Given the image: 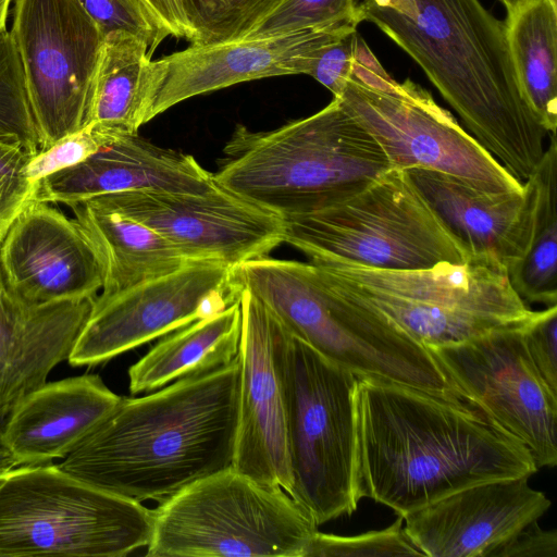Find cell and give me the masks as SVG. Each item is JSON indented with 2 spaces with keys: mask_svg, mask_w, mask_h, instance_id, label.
<instances>
[{
  "mask_svg": "<svg viewBox=\"0 0 557 557\" xmlns=\"http://www.w3.org/2000/svg\"><path fill=\"white\" fill-rule=\"evenodd\" d=\"M361 497L405 517L466 487L530 478V451L455 396L359 379Z\"/></svg>",
  "mask_w": 557,
  "mask_h": 557,
  "instance_id": "obj_1",
  "label": "cell"
},
{
  "mask_svg": "<svg viewBox=\"0 0 557 557\" xmlns=\"http://www.w3.org/2000/svg\"><path fill=\"white\" fill-rule=\"evenodd\" d=\"M239 361L122 397L59 467L119 496L158 500L233 465Z\"/></svg>",
  "mask_w": 557,
  "mask_h": 557,
  "instance_id": "obj_2",
  "label": "cell"
},
{
  "mask_svg": "<svg viewBox=\"0 0 557 557\" xmlns=\"http://www.w3.org/2000/svg\"><path fill=\"white\" fill-rule=\"evenodd\" d=\"M358 10L420 65L472 136L523 183L548 133L521 92L505 22L479 0H361Z\"/></svg>",
  "mask_w": 557,
  "mask_h": 557,
  "instance_id": "obj_3",
  "label": "cell"
},
{
  "mask_svg": "<svg viewBox=\"0 0 557 557\" xmlns=\"http://www.w3.org/2000/svg\"><path fill=\"white\" fill-rule=\"evenodd\" d=\"M224 153L216 184L282 218L341 205L391 170L376 140L335 97L270 132L238 126Z\"/></svg>",
  "mask_w": 557,
  "mask_h": 557,
  "instance_id": "obj_4",
  "label": "cell"
},
{
  "mask_svg": "<svg viewBox=\"0 0 557 557\" xmlns=\"http://www.w3.org/2000/svg\"><path fill=\"white\" fill-rule=\"evenodd\" d=\"M295 337L360 379L458 397L429 349L369 305L329 285L311 262L265 257L230 270ZM459 398V397H458Z\"/></svg>",
  "mask_w": 557,
  "mask_h": 557,
  "instance_id": "obj_5",
  "label": "cell"
},
{
  "mask_svg": "<svg viewBox=\"0 0 557 557\" xmlns=\"http://www.w3.org/2000/svg\"><path fill=\"white\" fill-rule=\"evenodd\" d=\"M313 264L333 288L385 314L425 347L521 326L534 313L507 269L488 258L401 271Z\"/></svg>",
  "mask_w": 557,
  "mask_h": 557,
  "instance_id": "obj_6",
  "label": "cell"
},
{
  "mask_svg": "<svg viewBox=\"0 0 557 557\" xmlns=\"http://www.w3.org/2000/svg\"><path fill=\"white\" fill-rule=\"evenodd\" d=\"M289 495L321 525L360 502L359 376L289 335L283 358Z\"/></svg>",
  "mask_w": 557,
  "mask_h": 557,
  "instance_id": "obj_7",
  "label": "cell"
},
{
  "mask_svg": "<svg viewBox=\"0 0 557 557\" xmlns=\"http://www.w3.org/2000/svg\"><path fill=\"white\" fill-rule=\"evenodd\" d=\"M153 511L51 462L0 475V557H120L146 547Z\"/></svg>",
  "mask_w": 557,
  "mask_h": 557,
  "instance_id": "obj_8",
  "label": "cell"
},
{
  "mask_svg": "<svg viewBox=\"0 0 557 557\" xmlns=\"http://www.w3.org/2000/svg\"><path fill=\"white\" fill-rule=\"evenodd\" d=\"M152 511L149 557H304L318 531L282 487L233 467L191 483Z\"/></svg>",
  "mask_w": 557,
  "mask_h": 557,
  "instance_id": "obj_9",
  "label": "cell"
},
{
  "mask_svg": "<svg viewBox=\"0 0 557 557\" xmlns=\"http://www.w3.org/2000/svg\"><path fill=\"white\" fill-rule=\"evenodd\" d=\"M283 222L284 242L313 263L401 271L470 260L406 171L391 169L341 205Z\"/></svg>",
  "mask_w": 557,
  "mask_h": 557,
  "instance_id": "obj_10",
  "label": "cell"
},
{
  "mask_svg": "<svg viewBox=\"0 0 557 557\" xmlns=\"http://www.w3.org/2000/svg\"><path fill=\"white\" fill-rule=\"evenodd\" d=\"M335 98L376 140L392 170L436 171L493 194L523 190L428 90L393 78L359 35L350 79Z\"/></svg>",
  "mask_w": 557,
  "mask_h": 557,
  "instance_id": "obj_11",
  "label": "cell"
},
{
  "mask_svg": "<svg viewBox=\"0 0 557 557\" xmlns=\"http://www.w3.org/2000/svg\"><path fill=\"white\" fill-rule=\"evenodd\" d=\"M10 33L44 150L86 125L104 36L77 0H16Z\"/></svg>",
  "mask_w": 557,
  "mask_h": 557,
  "instance_id": "obj_12",
  "label": "cell"
},
{
  "mask_svg": "<svg viewBox=\"0 0 557 557\" xmlns=\"http://www.w3.org/2000/svg\"><path fill=\"white\" fill-rule=\"evenodd\" d=\"M521 326L426 346L457 395L530 451L536 467L557 465V394L539 375Z\"/></svg>",
  "mask_w": 557,
  "mask_h": 557,
  "instance_id": "obj_13",
  "label": "cell"
},
{
  "mask_svg": "<svg viewBox=\"0 0 557 557\" xmlns=\"http://www.w3.org/2000/svg\"><path fill=\"white\" fill-rule=\"evenodd\" d=\"M231 267L189 261L181 269L111 296H96L67 361L94 366L110 360L238 301Z\"/></svg>",
  "mask_w": 557,
  "mask_h": 557,
  "instance_id": "obj_14",
  "label": "cell"
},
{
  "mask_svg": "<svg viewBox=\"0 0 557 557\" xmlns=\"http://www.w3.org/2000/svg\"><path fill=\"white\" fill-rule=\"evenodd\" d=\"M96 197L159 233L187 261L232 268L284 243L281 215L222 187L205 194L133 190Z\"/></svg>",
  "mask_w": 557,
  "mask_h": 557,
  "instance_id": "obj_15",
  "label": "cell"
},
{
  "mask_svg": "<svg viewBox=\"0 0 557 557\" xmlns=\"http://www.w3.org/2000/svg\"><path fill=\"white\" fill-rule=\"evenodd\" d=\"M238 421L232 467L289 494L283 358L290 333L251 293L238 295Z\"/></svg>",
  "mask_w": 557,
  "mask_h": 557,
  "instance_id": "obj_16",
  "label": "cell"
},
{
  "mask_svg": "<svg viewBox=\"0 0 557 557\" xmlns=\"http://www.w3.org/2000/svg\"><path fill=\"white\" fill-rule=\"evenodd\" d=\"M357 29H307L188 48L150 62L145 123L191 97L242 82L308 74L319 51Z\"/></svg>",
  "mask_w": 557,
  "mask_h": 557,
  "instance_id": "obj_17",
  "label": "cell"
},
{
  "mask_svg": "<svg viewBox=\"0 0 557 557\" xmlns=\"http://www.w3.org/2000/svg\"><path fill=\"white\" fill-rule=\"evenodd\" d=\"M0 269L8 287L33 305L95 298L104 281L102 261L78 222L37 200L2 240Z\"/></svg>",
  "mask_w": 557,
  "mask_h": 557,
  "instance_id": "obj_18",
  "label": "cell"
},
{
  "mask_svg": "<svg viewBox=\"0 0 557 557\" xmlns=\"http://www.w3.org/2000/svg\"><path fill=\"white\" fill-rule=\"evenodd\" d=\"M550 507L528 476L475 484L404 517V530L429 557H491Z\"/></svg>",
  "mask_w": 557,
  "mask_h": 557,
  "instance_id": "obj_19",
  "label": "cell"
},
{
  "mask_svg": "<svg viewBox=\"0 0 557 557\" xmlns=\"http://www.w3.org/2000/svg\"><path fill=\"white\" fill-rule=\"evenodd\" d=\"M220 186L190 156L136 134L120 136L83 162L36 183L33 200L67 203L122 191L205 194Z\"/></svg>",
  "mask_w": 557,
  "mask_h": 557,
  "instance_id": "obj_20",
  "label": "cell"
},
{
  "mask_svg": "<svg viewBox=\"0 0 557 557\" xmlns=\"http://www.w3.org/2000/svg\"><path fill=\"white\" fill-rule=\"evenodd\" d=\"M120 398L97 374L46 382L5 417L2 445L14 467L64 459Z\"/></svg>",
  "mask_w": 557,
  "mask_h": 557,
  "instance_id": "obj_21",
  "label": "cell"
},
{
  "mask_svg": "<svg viewBox=\"0 0 557 557\" xmlns=\"http://www.w3.org/2000/svg\"><path fill=\"white\" fill-rule=\"evenodd\" d=\"M95 298L33 305L7 285L0 269V417L47 382L67 360Z\"/></svg>",
  "mask_w": 557,
  "mask_h": 557,
  "instance_id": "obj_22",
  "label": "cell"
},
{
  "mask_svg": "<svg viewBox=\"0 0 557 557\" xmlns=\"http://www.w3.org/2000/svg\"><path fill=\"white\" fill-rule=\"evenodd\" d=\"M406 172L469 259H493L508 270L521 256L529 231L524 187L522 191L493 194L436 171Z\"/></svg>",
  "mask_w": 557,
  "mask_h": 557,
  "instance_id": "obj_23",
  "label": "cell"
},
{
  "mask_svg": "<svg viewBox=\"0 0 557 557\" xmlns=\"http://www.w3.org/2000/svg\"><path fill=\"white\" fill-rule=\"evenodd\" d=\"M66 206L102 261L104 281L99 296L170 274L189 262L159 233L99 197Z\"/></svg>",
  "mask_w": 557,
  "mask_h": 557,
  "instance_id": "obj_24",
  "label": "cell"
},
{
  "mask_svg": "<svg viewBox=\"0 0 557 557\" xmlns=\"http://www.w3.org/2000/svg\"><path fill=\"white\" fill-rule=\"evenodd\" d=\"M242 313L236 301L222 312L197 320L159 341L128 369L133 395L146 394L190 375L228 364L239 350Z\"/></svg>",
  "mask_w": 557,
  "mask_h": 557,
  "instance_id": "obj_25",
  "label": "cell"
},
{
  "mask_svg": "<svg viewBox=\"0 0 557 557\" xmlns=\"http://www.w3.org/2000/svg\"><path fill=\"white\" fill-rule=\"evenodd\" d=\"M523 182L529 231L521 256L508 268L510 284L524 302L557 305V144L556 135Z\"/></svg>",
  "mask_w": 557,
  "mask_h": 557,
  "instance_id": "obj_26",
  "label": "cell"
},
{
  "mask_svg": "<svg viewBox=\"0 0 557 557\" xmlns=\"http://www.w3.org/2000/svg\"><path fill=\"white\" fill-rule=\"evenodd\" d=\"M506 36L521 92L548 133L557 127V5L525 0L508 13Z\"/></svg>",
  "mask_w": 557,
  "mask_h": 557,
  "instance_id": "obj_27",
  "label": "cell"
},
{
  "mask_svg": "<svg viewBox=\"0 0 557 557\" xmlns=\"http://www.w3.org/2000/svg\"><path fill=\"white\" fill-rule=\"evenodd\" d=\"M151 54L147 44L117 30L104 37L86 117L126 134L145 124L147 82Z\"/></svg>",
  "mask_w": 557,
  "mask_h": 557,
  "instance_id": "obj_28",
  "label": "cell"
},
{
  "mask_svg": "<svg viewBox=\"0 0 557 557\" xmlns=\"http://www.w3.org/2000/svg\"><path fill=\"white\" fill-rule=\"evenodd\" d=\"M285 0H181L190 45L244 39Z\"/></svg>",
  "mask_w": 557,
  "mask_h": 557,
  "instance_id": "obj_29",
  "label": "cell"
},
{
  "mask_svg": "<svg viewBox=\"0 0 557 557\" xmlns=\"http://www.w3.org/2000/svg\"><path fill=\"white\" fill-rule=\"evenodd\" d=\"M361 22L356 0H285L242 40L307 29H357Z\"/></svg>",
  "mask_w": 557,
  "mask_h": 557,
  "instance_id": "obj_30",
  "label": "cell"
},
{
  "mask_svg": "<svg viewBox=\"0 0 557 557\" xmlns=\"http://www.w3.org/2000/svg\"><path fill=\"white\" fill-rule=\"evenodd\" d=\"M0 138L20 139L39 150L21 59L8 30L0 34Z\"/></svg>",
  "mask_w": 557,
  "mask_h": 557,
  "instance_id": "obj_31",
  "label": "cell"
},
{
  "mask_svg": "<svg viewBox=\"0 0 557 557\" xmlns=\"http://www.w3.org/2000/svg\"><path fill=\"white\" fill-rule=\"evenodd\" d=\"M404 518L380 531L339 536L315 531L304 557H393L423 556L404 530Z\"/></svg>",
  "mask_w": 557,
  "mask_h": 557,
  "instance_id": "obj_32",
  "label": "cell"
},
{
  "mask_svg": "<svg viewBox=\"0 0 557 557\" xmlns=\"http://www.w3.org/2000/svg\"><path fill=\"white\" fill-rule=\"evenodd\" d=\"M125 134L101 123H89L47 149L38 150L26 166L27 176L37 183L50 174L83 162Z\"/></svg>",
  "mask_w": 557,
  "mask_h": 557,
  "instance_id": "obj_33",
  "label": "cell"
},
{
  "mask_svg": "<svg viewBox=\"0 0 557 557\" xmlns=\"http://www.w3.org/2000/svg\"><path fill=\"white\" fill-rule=\"evenodd\" d=\"M106 37L122 30L143 39L150 54L171 36L144 0H77Z\"/></svg>",
  "mask_w": 557,
  "mask_h": 557,
  "instance_id": "obj_34",
  "label": "cell"
},
{
  "mask_svg": "<svg viewBox=\"0 0 557 557\" xmlns=\"http://www.w3.org/2000/svg\"><path fill=\"white\" fill-rule=\"evenodd\" d=\"M35 153L20 139L0 138V245L34 198L36 183L28 178L26 166Z\"/></svg>",
  "mask_w": 557,
  "mask_h": 557,
  "instance_id": "obj_35",
  "label": "cell"
},
{
  "mask_svg": "<svg viewBox=\"0 0 557 557\" xmlns=\"http://www.w3.org/2000/svg\"><path fill=\"white\" fill-rule=\"evenodd\" d=\"M522 333L539 375L557 394V305L534 311L523 325Z\"/></svg>",
  "mask_w": 557,
  "mask_h": 557,
  "instance_id": "obj_36",
  "label": "cell"
},
{
  "mask_svg": "<svg viewBox=\"0 0 557 557\" xmlns=\"http://www.w3.org/2000/svg\"><path fill=\"white\" fill-rule=\"evenodd\" d=\"M358 32H351L324 46L312 62V76L334 97H338L350 79Z\"/></svg>",
  "mask_w": 557,
  "mask_h": 557,
  "instance_id": "obj_37",
  "label": "cell"
},
{
  "mask_svg": "<svg viewBox=\"0 0 557 557\" xmlns=\"http://www.w3.org/2000/svg\"><path fill=\"white\" fill-rule=\"evenodd\" d=\"M491 557H557V533L543 530L535 520L496 548Z\"/></svg>",
  "mask_w": 557,
  "mask_h": 557,
  "instance_id": "obj_38",
  "label": "cell"
},
{
  "mask_svg": "<svg viewBox=\"0 0 557 557\" xmlns=\"http://www.w3.org/2000/svg\"><path fill=\"white\" fill-rule=\"evenodd\" d=\"M153 11L171 36L189 41L190 29L186 22L181 0H144Z\"/></svg>",
  "mask_w": 557,
  "mask_h": 557,
  "instance_id": "obj_39",
  "label": "cell"
},
{
  "mask_svg": "<svg viewBox=\"0 0 557 557\" xmlns=\"http://www.w3.org/2000/svg\"><path fill=\"white\" fill-rule=\"evenodd\" d=\"M3 420L4 419H2L0 417V475L2 473H4L5 471L14 468V466H13V463H12V461L1 442V429H2Z\"/></svg>",
  "mask_w": 557,
  "mask_h": 557,
  "instance_id": "obj_40",
  "label": "cell"
},
{
  "mask_svg": "<svg viewBox=\"0 0 557 557\" xmlns=\"http://www.w3.org/2000/svg\"><path fill=\"white\" fill-rule=\"evenodd\" d=\"M11 0H0V34L5 32V21Z\"/></svg>",
  "mask_w": 557,
  "mask_h": 557,
  "instance_id": "obj_41",
  "label": "cell"
},
{
  "mask_svg": "<svg viewBox=\"0 0 557 557\" xmlns=\"http://www.w3.org/2000/svg\"><path fill=\"white\" fill-rule=\"evenodd\" d=\"M505 8L507 9V12H512L519 4L524 2L525 0H499Z\"/></svg>",
  "mask_w": 557,
  "mask_h": 557,
  "instance_id": "obj_42",
  "label": "cell"
}]
</instances>
